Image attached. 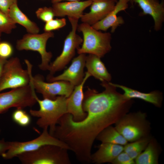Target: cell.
Instances as JSON below:
<instances>
[{
    "instance_id": "6da1fadb",
    "label": "cell",
    "mask_w": 164,
    "mask_h": 164,
    "mask_svg": "<svg viewBox=\"0 0 164 164\" xmlns=\"http://www.w3.org/2000/svg\"><path fill=\"white\" fill-rule=\"evenodd\" d=\"M101 84L104 88L102 92L88 87L84 94L85 118L75 121L71 114L66 113L59 119L52 134L66 144L83 164L91 162L92 146L99 134L127 113L132 103L118 92L112 83L104 81Z\"/></svg>"
},
{
    "instance_id": "7a4b0ae2",
    "label": "cell",
    "mask_w": 164,
    "mask_h": 164,
    "mask_svg": "<svg viewBox=\"0 0 164 164\" xmlns=\"http://www.w3.org/2000/svg\"><path fill=\"white\" fill-rule=\"evenodd\" d=\"M35 98L39 108L30 110V114L38 117L37 125L43 129L49 128L51 135L60 118L67 113V98L63 96H57L54 99L43 98L40 100L36 95Z\"/></svg>"
},
{
    "instance_id": "3957f363",
    "label": "cell",
    "mask_w": 164,
    "mask_h": 164,
    "mask_svg": "<svg viewBox=\"0 0 164 164\" xmlns=\"http://www.w3.org/2000/svg\"><path fill=\"white\" fill-rule=\"evenodd\" d=\"M77 30L83 36L82 46L77 50L78 54H92L101 58L111 51L112 37L110 32H102L83 22L78 25Z\"/></svg>"
},
{
    "instance_id": "277c9868",
    "label": "cell",
    "mask_w": 164,
    "mask_h": 164,
    "mask_svg": "<svg viewBox=\"0 0 164 164\" xmlns=\"http://www.w3.org/2000/svg\"><path fill=\"white\" fill-rule=\"evenodd\" d=\"M25 61L27 70L23 68L17 57L7 60L0 77V92L7 89L19 88L29 84L32 65L28 60H25Z\"/></svg>"
},
{
    "instance_id": "5b68a950",
    "label": "cell",
    "mask_w": 164,
    "mask_h": 164,
    "mask_svg": "<svg viewBox=\"0 0 164 164\" xmlns=\"http://www.w3.org/2000/svg\"><path fill=\"white\" fill-rule=\"evenodd\" d=\"M68 150L56 145H48L16 157L23 164H70Z\"/></svg>"
},
{
    "instance_id": "8992f818",
    "label": "cell",
    "mask_w": 164,
    "mask_h": 164,
    "mask_svg": "<svg viewBox=\"0 0 164 164\" xmlns=\"http://www.w3.org/2000/svg\"><path fill=\"white\" fill-rule=\"evenodd\" d=\"M115 127L128 142H132L149 136L150 124L145 113H127L115 124Z\"/></svg>"
},
{
    "instance_id": "52a82bcc",
    "label": "cell",
    "mask_w": 164,
    "mask_h": 164,
    "mask_svg": "<svg viewBox=\"0 0 164 164\" xmlns=\"http://www.w3.org/2000/svg\"><path fill=\"white\" fill-rule=\"evenodd\" d=\"M54 34L52 31L45 32L40 34L28 33L17 41L16 49L19 51L31 50L38 52L41 58V62L38 66L42 70H48L50 62L53 55L46 50V44L48 39L53 38Z\"/></svg>"
},
{
    "instance_id": "ba28073f",
    "label": "cell",
    "mask_w": 164,
    "mask_h": 164,
    "mask_svg": "<svg viewBox=\"0 0 164 164\" xmlns=\"http://www.w3.org/2000/svg\"><path fill=\"white\" fill-rule=\"evenodd\" d=\"M72 29L64 41L62 51L55 60L50 64L49 75H53L56 72L64 69L74 56L76 50L80 47L83 39L76 33L79 19L68 17Z\"/></svg>"
},
{
    "instance_id": "9c48e42d",
    "label": "cell",
    "mask_w": 164,
    "mask_h": 164,
    "mask_svg": "<svg viewBox=\"0 0 164 164\" xmlns=\"http://www.w3.org/2000/svg\"><path fill=\"white\" fill-rule=\"evenodd\" d=\"M35 90L31 83L26 86L0 92V114L12 108L23 109L34 105L37 101Z\"/></svg>"
},
{
    "instance_id": "30bf717a",
    "label": "cell",
    "mask_w": 164,
    "mask_h": 164,
    "mask_svg": "<svg viewBox=\"0 0 164 164\" xmlns=\"http://www.w3.org/2000/svg\"><path fill=\"white\" fill-rule=\"evenodd\" d=\"M48 129H43L40 135L33 140L25 142H11L9 149L1 156L5 159H11L21 153L34 151L48 145H56L69 150L66 144L50 134Z\"/></svg>"
},
{
    "instance_id": "8fae6325",
    "label": "cell",
    "mask_w": 164,
    "mask_h": 164,
    "mask_svg": "<svg viewBox=\"0 0 164 164\" xmlns=\"http://www.w3.org/2000/svg\"><path fill=\"white\" fill-rule=\"evenodd\" d=\"M30 82L36 91L41 94L43 98L55 99L57 96L69 97L74 86L68 82L59 80L45 82L43 77L38 74L33 76L30 73Z\"/></svg>"
},
{
    "instance_id": "7c38bea8",
    "label": "cell",
    "mask_w": 164,
    "mask_h": 164,
    "mask_svg": "<svg viewBox=\"0 0 164 164\" xmlns=\"http://www.w3.org/2000/svg\"><path fill=\"white\" fill-rule=\"evenodd\" d=\"M86 54H79L72 60L70 66L61 74L56 76L48 75L47 80L49 82L63 80L69 82L74 86L80 84L84 78Z\"/></svg>"
},
{
    "instance_id": "4fadbf2b",
    "label": "cell",
    "mask_w": 164,
    "mask_h": 164,
    "mask_svg": "<svg viewBox=\"0 0 164 164\" xmlns=\"http://www.w3.org/2000/svg\"><path fill=\"white\" fill-rule=\"evenodd\" d=\"M91 76L86 72L82 82L74 87L70 96L67 98V113L71 114L73 119L78 121L84 119L87 115L83 108V103L84 97L83 89L86 81Z\"/></svg>"
},
{
    "instance_id": "5bb4252c",
    "label": "cell",
    "mask_w": 164,
    "mask_h": 164,
    "mask_svg": "<svg viewBox=\"0 0 164 164\" xmlns=\"http://www.w3.org/2000/svg\"><path fill=\"white\" fill-rule=\"evenodd\" d=\"M115 4L111 0H92L90 11L83 14L81 21L92 26L105 17L114 9Z\"/></svg>"
},
{
    "instance_id": "9a60e30c",
    "label": "cell",
    "mask_w": 164,
    "mask_h": 164,
    "mask_svg": "<svg viewBox=\"0 0 164 164\" xmlns=\"http://www.w3.org/2000/svg\"><path fill=\"white\" fill-rule=\"evenodd\" d=\"M137 4L142 10L141 15H149L154 21L155 31L160 30L164 21V1L162 0H132Z\"/></svg>"
},
{
    "instance_id": "2e32d148",
    "label": "cell",
    "mask_w": 164,
    "mask_h": 164,
    "mask_svg": "<svg viewBox=\"0 0 164 164\" xmlns=\"http://www.w3.org/2000/svg\"><path fill=\"white\" fill-rule=\"evenodd\" d=\"M92 0L83 1H67L59 2L52 3V8L55 16L63 17L67 16L80 19L83 14L84 11L91 4Z\"/></svg>"
},
{
    "instance_id": "e0dca14e",
    "label": "cell",
    "mask_w": 164,
    "mask_h": 164,
    "mask_svg": "<svg viewBox=\"0 0 164 164\" xmlns=\"http://www.w3.org/2000/svg\"><path fill=\"white\" fill-rule=\"evenodd\" d=\"M129 0H118L116 3L114 9L105 17L98 22L92 27L97 30L106 31L110 28L111 32H114L118 26L124 23V21L121 16H117L121 11L125 10L128 7Z\"/></svg>"
},
{
    "instance_id": "ac0fdd59",
    "label": "cell",
    "mask_w": 164,
    "mask_h": 164,
    "mask_svg": "<svg viewBox=\"0 0 164 164\" xmlns=\"http://www.w3.org/2000/svg\"><path fill=\"white\" fill-rule=\"evenodd\" d=\"M124 146L108 143H102L98 150L91 154V162L97 164L112 163L123 151Z\"/></svg>"
},
{
    "instance_id": "d6986e66",
    "label": "cell",
    "mask_w": 164,
    "mask_h": 164,
    "mask_svg": "<svg viewBox=\"0 0 164 164\" xmlns=\"http://www.w3.org/2000/svg\"><path fill=\"white\" fill-rule=\"evenodd\" d=\"M85 67L91 76L101 81L109 82L111 77L108 71L101 58L92 54H89L86 57Z\"/></svg>"
},
{
    "instance_id": "ffe728a7",
    "label": "cell",
    "mask_w": 164,
    "mask_h": 164,
    "mask_svg": "<svg viewBox=\"0 0 164 164\" xmlns=\"http://www.w3.org/2000/svg\"><path fill=\"white\" fill-rule=\"evenodd\" d=\"M117 88L121 89L124 92L123 95L127 98H137L150 103L158 107H160L163 100L162 95L158 91L145 93L128 87L125 86L113 83Z\"/></svg>"
},
{
    "instance_id": "44dd1931",
    "label": "cell",
    "mask_w": 164,
    "mask_h": 164,
    "mask_svg": "<svg viewBox=\"0 0 164 164\" xmlns=\"http://www.w3.org/2000/svg\"><path fill=\"white\" fill-rule=\"evenodd\" d=\"M9 15L16 24L18 23L23 26L29 33H38L39 28L37 25L32 21L20 9L17 3H13L11 6Z\"/></svg>"
},
{
    "instance_id": "7402d4cb",
    "label": "cell",
    "mask_w": 164,
    "mask_h": 164,
    "mask_svg": "<svg viewBox=\"0 0 164 164\" xmlns=\"http://www.w3.org/2000/svg\"><path fill=\"white\" fill-rule=\"evenodd\" d=\"M96 139L101 143H108L123 146L128 142L115 128L112 125L108 126L101 131Z\"/></svg>"
},
{
    "instance_id": "603a6c76",
    "label": "cell",
    "mask_w": 164,
    "mask_h": 164,
    "mask_svg": "<svg viewBox=\"0 0 164 164\" xmlns=\"http://www.w3.org/2000/svg\"><path fill=\"white\" fill-rule=\"evenodd\" d=\"M136 164H157L158 152L155 142L151 139L143 152L135 159Z\"/></svg>"
},
{
    "instance_id": "cb8c5ba5",
    "label": "cell",
    "mask_w": 164,
    "mask_h": 164,
    "mask_svg": "<svg viewBox=\"0 0 164 164\" xmlns=\"http://www.w3.org/2000/svg\"><path fill=\"white\" fill-rule=\"evenodd\" d=\"M151 139L149 136H148L130 143H127L124 146L123 151L135 160L145 149Z\"/></svg>"
},
{
    "instance_id": "d4e9b609",
    "label": "cell",
    "mask_w": 164,
    "mask_h": 164,
    "mask_svg": "<svg viewBox=\"0 0 164 164\" xmlns=\"http://www.w3.org/2000/svg\"><path fill=\"white\" fill-rule=\"evenodd\" d=\"M16 27L15 23L9 16L0 10V37L2 33L9 34Z\"/></svg>"
},
{
    "instance_id": "484cf974",
    "label": "cell",
    "mask_w": 164,
    "mask_h": 164,
    "mask_svg": "<svg viewBox=\"0 0 164 164\" xmlns=\"http://www.w3.org/2000/svg\"><path fill=\"white\" fill-rule=\"evenodd\" d=\"M12 118L15 122L23 127L27 126L31 121L30 116L22 108H16L12 114Z\"/></svg>"
},
{
    "instance_id": "4316f807",
    "label": "cell",
    "mask_w": 164,
    "mask_h": 164,
    "mask_svg": "<svg viewBox=\"0 0 164 164\" xmlns=\"http://www.w3.org/2000/svg\"><path fill=\"white\" fill-rule=\"evenodd\" d=\"M66 24V20L64 18L53 19L46 22L43 29L45 32H52L59 29L64 26Z\"/></svg>"
},
{
    "instance_id": "83f0119b",
    "label": "cell",
    "mask_w": 164,
    "mask_h": 164,
    "mask_svg": "<svg viewBox=\"0 0 164 164\" xmlns=\"http://www.w3.org/2000/svg\"><path fill=\"white\" fill-rule=\"evenodd\" d=\"M36 14L38 19L45 22L53 19L55 16L52 7L40 8L36 12Z\"/></svg>"
},
{
    "instance_id": "f1b7e54d",
    "label": "cell",
    "mask_w": 164,
    "mask_h": 164,
    "mask_svg": "<svg viewBox=\"0 0 164 164\" xmlns=\"http://www.w3.org/2000/svg\"><path fill=\"white\" fill-rule=\"evenodd\" d=\"M113 164H135V160L127 153L123 151L114 159L111 163Z\"/></svg>"
},
{
    "instance_id": "f546056e",
    "label": "cell",
    "mask_w": 164,
    "mask_h": 164,
    "mask_svg": "<svg viewBox=\"0 0 164 164\" xmlns=\"http://www.w3.org/2000/svg\"><path fill=\"white\" fill-rule=\"evenodd\" d=\"M13 49L12 45L7 42H0V56L7 59L12 54Z\"/></svg>"
},
{
    "instance_id": "4dcf8cb0",
    "label": "cell",
    "mask_w": 164,
    "mask_h": 164,
    "mask_svg": "<svg viewBox=\"0 0 164 164\" xmlns=\"http://www.w3.org/2000/svg\"><path fill=\"white\" fill-rule=\"evenodd\" d=\"M13 3L12 0H0V10L9 16L10 8Z\"/></svg>"
},
{
    "instance_id": "1f68e13d",
    "label": "cell",
    "mask_w": 164,
    "mask_h": 164,
    "mask_svg": "<svg viewBox=\"0 0 164 164\" xmlns=\"http://www.w3.org/2000/svg\"><path fill=\"white\" fill-rule=\"evenodd\" d=\"M11 142L5 141L4 139L0 140V155L6 152L9 149Z\"/></svg>"
},
{
    "instance_id": "d6a6232c",
    "label": "cell",
    "mask_w": 164,
    "mask_h": 164,
    "mask_svg": "<svg viewBox=\"0 0 164 164\" xmlns=\"http://www.w3.org/2000/svg\"><path fill=\"white\" fill-rule=\"evenodd\" d=\"M7 60V59L0 56V77L1 75L4 66Z\"/></svg>"
},
{
    "instance_id": "836d02e7",
    "label": "cell",
    "mask_w": 164,
    "mask_h": 164,
    "mask_svg": "<svg viewBox=\"0 0 164 164\" xmlns=\"http://www.w3.org/2000/svg\"><path fill=\"white\" fill-rule=\"evenodd\" d=\"M79 0H52L51 2L52 3H53L56 2H61L64 1H79Z\"/></svg>"
},
{
    "instance_id": "e575fe53",
    "label": "cell",
    "mask_w": 164,
    "mask_h": 164,
    "mask_svg": "<svg viewBox=\"0 0 164 164\" xmlns=\"http://www.w3.org/2000/svg\"><path fill=\"white\" fill-rule=\"evenodd\" d=\"M129 2L132 5H133V2L132 0H129Z\"/></svg>"
},
{
    "instance_id": "d590c367",
    "label": "cell",
    "mask_w": 164,
    "mask_h": 164,
    "mask_svg": "<svg viewBox=\"0 0 164 164\" xmlns=\"http://www.w3.org/2000/svg\"><path fill=\"white\" fill-rule=\"evenodd\" d=\"M13 3H17L18 0H12Z\"/></svg>"
},
{
    "instance_id": "8d00e7d4",
    "label": "cell",
    "mask_w": 164,
    "mask_h": 164,
    "mask_svg": "<svg viewBox=\"0 0 164 164\" xmlns=\"http://www.w3.org/2000/svg\"><path fill=\"white\" fill-rule=\"evenodd\" d=\"M112 1H113L114 2H115L116 3L117 2L118 0H111Z\"/></svg>"
},
{
    "instance_id": "74e56055",
    "label": "cell",
    "mask_w": 164,
    "mask_h": 164,
    "mask_svg": "<svg viewBox=\"0 0 164 164\" xmlns=\"http://www.w3.org/2000/svg\"><path fill=\"white\" fill-rule=\"evenodd\" d=\"M0 42H1V39H0Z\"/></svg>"
},
{
    "instance_id": "f35d334b",
    "label": "cell",
    "mask_w": 164,
    "mask_h": 164,
    "mask_svg": "<svg viewBox=\"0 0 164 164\" xmlns=\"http://www.w3.org/2000/svg\"><path fill=\"white\" fill-rule=\"evenodd\" d=\"M0 132H1V129L0 128Z\"/></svg>"
}]
</instances>
